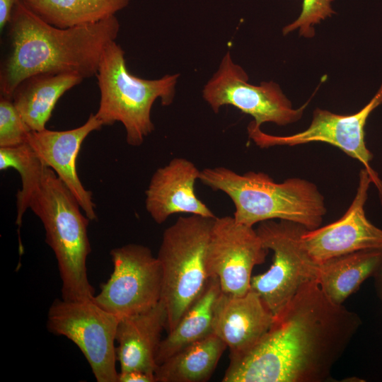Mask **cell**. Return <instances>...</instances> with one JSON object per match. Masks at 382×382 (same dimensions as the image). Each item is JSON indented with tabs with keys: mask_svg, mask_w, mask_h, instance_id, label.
<instances>
[{
	"mask_svg": "<svg viewBox=\"0 0 382 382\" xmlns=\"http://www.w3.org/2000/svg\"><path fill=\"white\" fill-rule=\"evenodd\" d=\"M9 51L1 66V97L11 100L24 79L40 73L96 76L103 53L120 30L116 16L98 22L61 28L19 0L8 23Z\"/></svg>",
	"mask_w": 382,
	"mask_h": 382,
	"instance_id": "2",
	"label": "cell"
},
{
	"mask_svg": "<svg viewBox=\"0 0 382 382\" xmlns=\"http://www.w3.org/2000/svg\"><path fill=\"white\" fill-rule=\"evenodd\" d=\"M29 208L42 223L45 241L56 257L62 280V299H92L95 290L88 280L86 267L91 251L88 236L90 220L52 168L45 167Z\"/></svg>",
	"mask_w": 382,
	"mask_h": 382,
	"instance_id": "4",
	"label": "cell"
},
{
	"mask_svg": "<svg viewBox=\"0 0 382 382\" xmlns=\"http://www.w3.org/2000/svg\"><path fill=\"white\" fill-rule=\"evenodd\" d=\"M166 311L161 301L146 311L120 319L115 340L120 371H140L154 374L161 333L166 328Z\"/></svg>",
	"mask_w": 382,
	"mask_h": 382,
	"instance_id": "17",
	"label": "cell"
},
{
	"mask_svg": "<svg viewBox=\"0 0 382 382\" xmlns=\"http://www.w3.org/2000/svg\"><path fill=\"white\" fill-rule=\"evenodd\" d=\"M30 132L12 100L1 97L0 148L13 147L26 143Z\"/></svg>",
	"mask_w": 382,
	"mask_h": 382,
	"instance_id": "24",
	"label": "cell"
},
{
	"mask_svg": "<svg viewBox=\"0 0 382 382\" xmlns=\"http://www.w3.org/2000/svg\"><path fill=\"white\" fill-rule=\"evenodd\" d=\"M83 78L75 73H40L22 80L11 100L30 131L46 129L55 105L61 96Z\"/></svg>",
	"mask_w": 382,
	"mask_h": 382,
	"instance_id": "18",
	"label": "cell"
},
{
	"mask_svg": "<svg viewBox=\"0 0 382 382\" xmlns=\"http://www.w3.org/2000/svg\"><path fill=\"white\" fill-rule=\"evenodd\" d=\"M382 262V248L368 249L319 263L317 282L332 302L343 304Z\"/></svg>",
	"mask_w": 382,
	"mask_h": 382,
	"instance_id": "19",
	"label": "cell"
},
{
	"mask_svg": "<svg viewBox=\"0 0 382 382\" xmlns=\"http://www.w3.org/2000/svg\"><path fill=\"white\" fill-rule=\"evenodd\" d=\"M19 0H0V29L9 23L13 8Z\"/></svg>",
	"mask_w": 382,
	"mask_h": 382,
	"instance_id": "27",
	"label": "cell"
},
{
	"mask_svg": "<svg viewBox=\"0 0 382 382\" xmlns=\"http://www.w3.org/2000/svg\"><path fill=\"white\" fill-rule=\"evenodd\" d=\"M215 218L180 216L163 233L157 257L162 273L161 301L166 311L168 332L174 329L209 278L206 250Z\"/></svg>",
	"mask_w": 382,
	"mask_h": 382,
	"instance_id": "6",
	"label": "cell"
},
{
	"mask_svg": "<svg viewBox=\"0 0 382 382\" xmlns=\"http://www.w3.org/2000/svg\"><path fill=\"white\" fill-rule=\"evenodd\" d=\"M202 97L213 112L230 105L251 115L258 127L266 122L280 126L296 122L309 102L294 109L277 83H249L247 73L233 62L230 52L224 56L218 70L204 86Z\"/></svg>",
	"mask_w": 382,
	"mask_h": 382,
	"instance_id": "10",
	"label": "cell"
},
{
	"mask_svg": "<svg viewBox=\"0 0 382 382\" xmlns=\"http://www.w3.org/2000/svg\"><path fill=\"white\" fill-rule=\"evenodd\" d=\"M199 180L227 195L235 207L233 218L249 226L279 219L313 230L321 226L327 212L317 185L305 179L292 178L276 183L265 173L240 174L226 167H215L200 170Z\"/></svg>",
	"mask_w": 382,
	"mask_h": 382,
	"instance_id": "3",
	"label": "cell"
},
{
	"mask_svg": "<svg viewBox=\"0 0 382 382\" xmlns=\"http://www.w3.org/2000/svg\"><path fill=\"white\" fill-rule=\"evenodd\" d=\"M226 344L214 332L175 352L155 370L156 382H204L212 376Z\"/></svg>",
	"mask_w": 382,
	"mask_h": 382,
	"instance_id": "20",
	"label": "cell"
},
{
	"mask_svg": "<svg viewBox=\"0 0 382 382\" xmlns=\"http://www.w3.org/2000/svg\"><path fill=\"white\" fill-rule=\"evenodd\" d=\"M268 250L253 226L233 216L216 217L206 250L209 277L218 278L223 293L243 295L250 289L253 268L265 262Z\"/></svg>",
	"mask_w": 382,
	"mask_h": 382,
	"instance_id": "12",
	"label": "cell"
},
{
	"mask_svg": "<svg viewBox=\"0 0 382 382\" xmlns=\"http://www.w3.org/2000/svg\"><path fill=\"white\" fill-rule=\"evenodd\" d=\"M110 255L112 272L93 301L120 318L154 307L161 301L162 273L151 250L129 243L112 249Z\"/></svg>",
	"mask_w": 382,
	"mask_h": 382,
	"instance_id": "9",
	"label": "cell"
},
{
	"mask_svg": "<svg viewBox=\"0 0 382 382\" xmlns=\"http://www.w3.org/2000/svg\"><path fill=\"white\" fill-rule=\"evenodd\" d=\"M117 382H156L154 374L140 371H120Z\"/></svg>",
	"mask_w": 382,
	"mask_h": 382,
	"instance_id": "26",
	"label": "cell"
},
{
	"mask_svg": "<svg viewBox=\"0 0 382 382\" xmlns=\"http://www.w3.org/2000/svg\"><path fill=\"white\" fill-rule=\"evenodd\" d=\"M45 166L26 142L13 146L0 148V170H16L21 179L22 187L16 194L17 215L16 224L21 226L23 217L29 208L30 198L40 186Z\"/></svg>",
	"mask_w": 382,
	"mask_h": 382,
	"instance_id": "23",
	"label": "cell"
},
{
	"mask_svg": "<svg viewBox=\"0 0 382 382\" xmlns=\"http://www.w3.org/2000/svg\"><path fill=\"white\" fill-rule=\"evenodd\" d=\"M255 230L264 247L272 250L273 261L267 271L252 277L250 289L275 317L305 284L317 282L319 263L304 245L302 236L308 229L303 226L267 220Z\"/></svg>",
	"mask_w": 382,
	"mask_h": 382,
	"instance_id": "7",
	"label": "cell"
},
{
	"mask_svg": "<svg viewBox=\"0 0 382 382\" xmlns=\"http://www.w3.org/2000/svg\"><path fill=\"white\" fill-rule=\"evenodd\" d=\"M199 173L192 161L181 157L173 158L154 172L145 192V207L156 223L162 224L175 214L216 217L195 194Z\"/></svg>",
	"mask_w": 382,
	"mask_h": 382,
	"instance_id": "15",
	"label": "cell"
},
{
	"mask_svg": "<svg viewBox=\"0 0 382 382\" xmlns=\"http://www.w3.org/2000/svg\"><path fill=\"white\" fill-rule=\"evenodd\" d=\"M361 325L317 282L305 284L248 351L229 355L224 382H323Z\"/></svg>",
	"mask_w": 382,
	"mask_h": 382,
	"instance_id": "1",
	"label": "cell"
},
{
	"mask_svg": "<svg viewBox=\"0 0 382 382\" xmlns=\"http://www.w3.org/2000/svg\"><path fill=\"white\" fill-rule=\"evenodd\" d=\"M373 277L377 296L382 301V262L374 273Z\"/></svg>",
	"mask_w": 382,
	"mask_h": 382,
	"instance_id": "28",
	"label": "cell"
},
{
	"mask_svg": "<svg viewBox=\"0 0 382 382\" xmlns=\"http://www.w3.org/2000/svg\"><path fill=\"white\" fill-rule=\"evenodd\" d=\"M333 0H303L299 16L282 29L283 34L287 35L299 29L301 36L306 38L315 35L313 25L335 13L331 3Z\"/></svg>",
	"mask_w": 382,
	"mask_h": 382,
	"instance_id": "25",
	"label": "cell"
},
{
	"mask_svg": "<svg viewBox=\"0 0 382 382\" xmlns=\"http://www.w3.org/2000/svg\"><path fill=\"white\" fill-rule=\"evenodd\" d=\"M221 292L216 277H210L207 284L176 326L162 339L157 356V365L185 347L212 334L214 310Z\"/></svg>",
	"mask_w": 382,
	"mask_h": 382,
	"instance_id": "21",
	"label": "cell"
},
{
	"mask_svg": "<svg viewBox=\"0 0 382 382\" xmlns=\"http://www.w3.org/2000/svg\"><path fill=\"white\" fill-rule=\"evenodd\" d=\"M381 104L382 81L370 101L354 114L339 115L316 108L312 121L306 129L286 136L265 133L253 120L248 125V134L257 146L262 149L277 146H294L311 142H324L337 147L362 163L378 189L382 203V181L370 166L374 156L367 148L364 138L366 121L371 113Z\"/></svg>",
	"mask_w": 382,
	"mask_h": 382,
	"instance_id": "11",
	"label": "cell"
},
{
	"mask_svg": "<svg viewBox=\"0 0 382 382\" xmlns=\"http://www.w3.org/2000/svg\"><path fill=\"white\" fill-rule=\"evenodd\" d=\"M274 321V315L253 289L241 296L221 291L214 306L213 331L230 355H238L254 347Z\"/></svg>",
	"mask_w": 382,
	"mask_h": 382,
	"instance_id": "16",
	"label": "cell"
},
{
	"mask_svg": "<svg viewBox=\"0 0 382 382\" xmlns=\"http://www.w3.org/2000/svg\"><path fill=\"white\" fill-rule=\"evenodd\" d=\"M372 179L364 168L359 175L356 195L345 214L338 220L307 230L303 242L313 259L321 263L354 252L382 248V229L366 216L364 206Z\"/></svg>",
	"mask_w": 382,
	"mask_h": 382,
	"instance_id": "13",
	"label": "cell"
},
{
	"mask_svg": "<svg viewBox=\"0 0 382 382\" xmlns=\"http://www.w3.org/2000/svg\"><path fill=\"white\" fill-rule=\"evenodd\" d=\"M96 76L100 102L95 115L103 126L122 123L127 143L139 146L154 130V103L158 98L163 106L173 103L179 74L152 80L137 77L129 72L124 50L112 41L103 53Z\"/></svg>",
	"mask_w": 382,
	"mask_h": 382,
	"instance_id": "5",
	"label": "cell"
},
{
	"mask_svg": "<svg viewBox=\"0 0 382 382\" xmlns=\"http://www.w3.org/2000/svg\"><path fill=\"white\" fill-rule=\"evenodd\" d=\"M120 319L93 299H55L48 309L47 328L79 347L98 382H117L115 336Z\"/></svg>",
	"mask_w": 382,
	"mask_h": 382,
	"instance_id": "8",
	"label": "cell"
},
{
	"mask_svg": "<svg viewBox=\"0 0 382 382\" xmlns=\"http://www.w3.org/2000/svg\"><path fill=\"white\" fill-rule=\"evenodd\" d=\"M103 126L96 115L91 114L83 125L72 129L31 131L26 141L43 164L52 168L66 185L90 221L97 219L96 206L92 192L79 178L76 159L85 139Z\"/></svg>",
	"mask_w": 382,
	"mask_h": 382,
	"instance_id": "14",
	"label": "cell"
},
{
	"mask_svg": "<svg viewBox=\"0 0 382 382\" xmlns=\"http://www.w3.org/2000/svg\"><path fill=\"white\" fill-rule=\"evenodd\" d=\"M42 19L61 28L98 22L115 16L130 0H22Z\"/></svg>",
	"mask_w": 382,
	"mask_h": 382,
	"instance_id": "22",
	"label": "cell"
}]
</instances>
